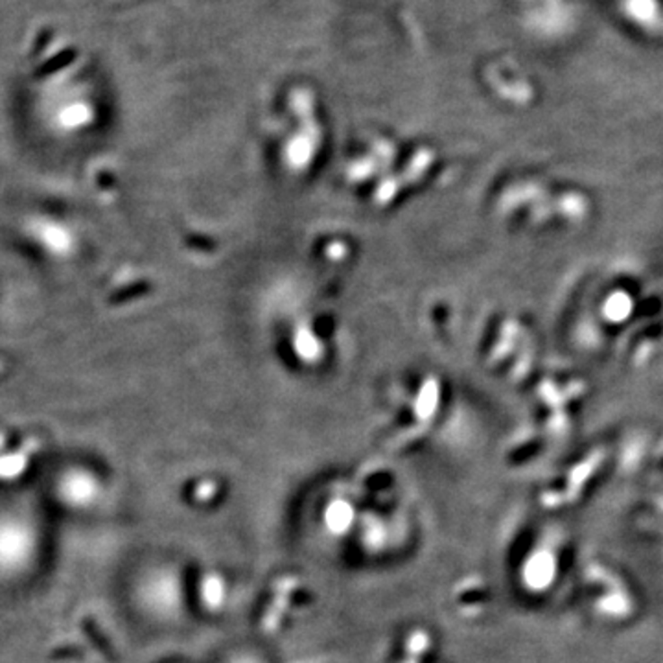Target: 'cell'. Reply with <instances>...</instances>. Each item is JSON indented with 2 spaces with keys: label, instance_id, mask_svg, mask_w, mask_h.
Wrapping results in <instances>:
<instances>
[{
  "label": "cell",
  "instance_id": "3957f363",
  "mask_svg": "<svg viewBox=\"0 0 663 663\" xmlns=\"http://www.w3.org/2000/svg\"><path fill=\"white\" fill-rule=\"evenodd\" d=\"M35 240L40 242L52 254H61L70 249V234L63 229V225L54 224L50 219H41L40 231L35 233Z\"/></svg>",
  "mask_w": 663,
  "mask_h": 663
},
{
  "label": "cell",
  "instance_id": "7a4b0ae2",
  "mask_svg": "<svg viewBox=\"0 0 663 663\" xmlns=\"http://www.w3.org/2000/svg\"><path fill=\"white\" fill-rule=\"evenodd\" d=\"M52 494L61 507L68 510H82L94 503L98 483L87 470L68 466L57 473Z\"/></svg>",
  "mask_w": 663,
  "mask_h": 663
},
{
  "label": "cell",
  "instance_id": "6da1fadb",
  "mask_svg": "<svg viewBox=\"0 0 663 663\" xmlns=\"http://www.w3.org/2000/svg\"><path fill=\"white\" fill-rule=\"evenodd\" d=\"M45 533L35 516L21 507L0 508V582L26 579L40 566Z\"/></svg>",
  "mask_w": 663,
  "mask_h": 663
}]
</instances>
